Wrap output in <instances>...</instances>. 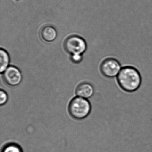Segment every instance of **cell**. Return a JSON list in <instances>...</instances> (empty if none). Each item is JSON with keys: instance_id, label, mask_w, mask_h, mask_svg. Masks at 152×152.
I'll return each mask as SVG.
<instances>
[{"instance_id": "6da1fadb", "label": "cell", "mask_w": 152, "mask_h": 152, "mask_svg": "<svg viewBox=\"0 0 152 152\" xmlns=\"http://www.w3.org/2000/svg\"><path fill=\"white\" fill-rule=\"evenodd\" d=\"M117 81L122 89L126 92H133L141 85V75L136 67L124 66L117 76Z\"/></svg>"}, {"instance_id": "7a4b0ae2", "label": "cell", "mask_w": 152, "mask_h": 152, "mask_svg": "<svg viewBox=\"0 0 152 152\" xmlns=\"http://www.w3.org/2000/svg\"><path fill=\"white\" fill-rule=\"evenodd\" d=\"M91 108V105L88 99L77 96L70 101L68 110L69 114L74 119L82 120L89 115Z\"/></svg>"}, {"instance_id": "3957f363", "label": "cell", "mask_w": 152, "mask_h": 152, "mask_svg": "<svg viewBox=\"0 0 152 152\" xmlns=\"http://www.w3.org/2000/svg\"><path fill=\"white\" fill-rule=\"evenodd\" d=\"M64 48L71 55H82L87 49L84 40L77 35H71L67 37L64 44Z\"/></svg>"}, {"instance_id": "277c9868", "label": "cell", "mask_w": 152, "mask_h": 152, "mask_svg": "<svg viewBox=\"0 0 152 152\" xmlns=\"http://www.w3.org/2000/svg\"><path fill=\"white\" fill-rule=\"evenodd\" d=\"M122 68L121 64L115 58H107L103 60L100 65V71L106 77L113 78L119 74Z\"/></svg>"}, {"instance_id": "5b68a950", "label": "cell", "mask_w": 152, "mask_h": 152, "mask_svg": "<svg viewBox=\"0 0 152 152\" xmlns=\"http://www.w3.org/2000/svg\"><path fill=\"white\" fill-rule=\"evenodd\" d=\"M2 77L5 83L11 87L18 86L23 80L21 71L15 66H9L3 73Z\"/></svg>"}, {"instance_id": "8992f818", "label": "cell", "mask_w": 152, "mask_h": 152, "mask_svg": "<svg viewBox=\"0 0 152 152\" xmlns=\"http://www.w3.org/2000/svg\"><path fill=\"white\" fill-rule=\"evenodd\" d=\"M94 92V88L92 85L87 82L80 83L75 89V94L77 96L86 99L91 97Z\"/></svg>"}, {"instance_id": "52a82bcc", "label": "cell", "mask_w": 152, "mask_h": 152, "mask_svg": "<svg viewBox=\"0 0 152 152\" xmlns=\"http://www.w3.org/2000/svg\"><path fill=\"white\" fill-rule=\"evenodd\" d=\"M42 39L46 42H51L55 40L57 37L56 29L50 26H44L40 31Z\"/></svg>"}, {"instance_id": "ba28073f", "label": "cell", "mask_w": 152, "mask_h": 152, "mask_svg": "<svg viewBox=\"0 0 152 152\" xmlns=\"http://www.w3.org/2000/svg\"><path fill=\"white\" fill-rule=\"evenodd\" d=\"M0 72L2 73L9 67L10 64L9 56L7 52L4 50L1 49L0 50Z\"/></svg>"}, {"instance_id": "9c48e42d", "label": "cell", "mask_w": 152, "mask_h": 152, "mask_svg": "<svg viewBox=\"0 0 152 152\" xmlns=\"http://www.w3.org/2000/svg\"><path fill=\"white\" fill-rule=\"evenodd\" d=\"M2 152H23L20 146L15 143L7 144L3 148Z\"/></svg>"}, {"instance_id": "30bf717a", "label": "cell", "mask_w": 152, "mask_h": 152, "mask_svg": "<svg viewBox=\"0 0 152 152\" xmlns=\"http://www.w3.org/2000/svg\"><path fill=\"white\" fill-rule=\"evenodd\" d=\"M8 100V96L5 91L1 89L0 91V105L5 104Z\"/></svg>"}, {"instance_id": "8fae6325", "label": "cell", "mask_w": 152, "mask_h": 152, "mask_svg": "<svg viewBox=\"0 0 152 152\" xmlns=\"http://www.w3.org/2000/svg\"><path fill=\"white\" fill-rule=\"evenodd\" d=\"M83 57L81 55H72L71 56V60L74 64H79L82 60Z\"/></svg>"}]
</instances>
